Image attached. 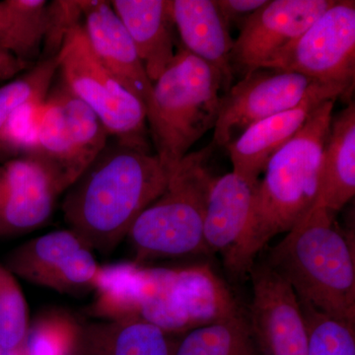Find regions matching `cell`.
I'll list each match as a JSON object with an SVG mask.
<instances>
[{
	"label": "cell",
	"instance_id": "44dd1931",
	"mask_svg": "<svg viewBox=\"0 0 355 355\" xmlns=\"http://www.w3.org/2000/svg\"><path fill=\"white\" fill-rule=\"evenodd\" d=\"M163 272L164 268H146L135 261L100 266L91 314L106 321L137 318L140 306L157 288Z\"/></svg>",
	"mask_w": 355,
	"mask_h": 355
},
{
	"label": "cell",
	"instance_id": "f1b7e54d",
	"mask_svg": "<svg viewBox=\"0 0 355 355\" xmlns=\"http://www.w3.org/2000/svg\"><path fill=\"white\" fill-rule=\"evenodd\" d=\"M266 2L268 0H214L219 13L229 28L232 25L242 27L248 18Z\"/></svg>",
	"mask_w": 355,
	"mask_h": 355
},
{
	"label": "cell",
	"instance_id": "e575fe53",
	"mask_svg": "<svg viewBox=\"0 0 355 355\" xmlns=\"http://www.w3.org/2000/svg\"><path fill=\"white\" fill-rule=\"evenodd\" d=\"M71 355H81V354H72Z\"/></svg>",
	"mask_w": 355,
	"mask_h": 355
},
{
	"label": "cell",
	"instance_id": "4fadbf2b",
	"mask_svg": "<svg viewBox=\"0 0 355 355\" xmlns=\"http://www.w3.org/2000/svg\"><path fill=\"white\" fill-rule=\"evenodd\" d=\"M335 0H268L243 24L231 53L233 72L263 69L297 40Z\"/></svg>",
	"mask_w": 355,
	"mask_h": 355
},
{
	"label": "cell",
	"instance_id": "4dcf8cb0",
	"mask_svg": "<svg viewBox=\"0 0 355 355\" xmlns=\"http://www.w3.org/2000/svg\"><path fill=\"white\" fill-rule=\"evenodd\" d=\"M21 154L15 147L11 146L6 139L0 137V164L10 159L19 157Z\"/></svg>",
	"mask_w": 355,
	"mask_h": 355
},
{
	"label": "cell",
	"instance_id": "ac0fdd59",
	"mask_svg": "<svg viewBox=\"0 0 355 355\" xmlns=\"http://www.w3.org/2000/svg\"><path fill=\"white\" fill-rule=\"evenodd\" d=\"M172 16L184 50L216 67L228 91L234 74L231 67L234 41L214 0H172Z\"/></svg>",
	"mask_w": 355,
	"mask_h": 355
},
{
	"label": "cell",
	"instance_id": "9c48e42d",
	"mask_svg": "<svg viewBox=\"0 0 355 355\" xmlns=\"http://www.w3.org/2000/svg\"><path fill=\"white\" fill-rule=\"evenodd\" d=\"M352 89L355 77V2L335 0L297 40L263 67Z\"/></svg>",
	"mask_w": 355,
	"mask_h": 355
},
{
	"label": "cell",
	"instance_id": "9a60e30c",
	"mask_svg": "<svg viewBox=\"0 0 355 355\" xmlns=\"http://www.w3.org/2000/svg\"><path fill=\"white\" fill-rule=\"evenodd\" d=\"M347 86L317 83L297 106L254 123L228 144L233 171L257 183L270 158L303 128L324 102L350 92Z\"/></svg>",
	"mask_w": 355,
	"mask_h": 355
},
{
	"label": "cell",
	"instance_id": "2e32d148",
	"mask_svg": "<svg viewBox=\"0 0 355 355\" xmlns=\"http://www.w3.org/2000/svg\"><path fill=\"white\" fill-rule=\"evenodd\" d=\"M83 19L86 38L96 58L121 86L146 107L153 83L111 1L86 0Z\"/></svg>",
	"mask_w": 355,
	"mask_h": 355
},
{
	"label": "cell",
	"instance_id": "603a6c76",
	"mask_svg": "<svg viewBox=\"0 0 355 355\" xmlns=\"http://www.w3.org/2000/svg\"><path fill=\"white\" fill-rule=\"evenodd\" d=\"M175 355H261L247 317L193 329L182 336Z\"/></svg>",
	"mask_w": 355,
	"mask_h": 355
},
{
	"label": "cell",
	"instance_id": "4316f807",
	"mask_svg": "<svg viewBox=\"0 0 355 355\" xmlns=\"http://www.w3.org/2000/svg\"><path fill=\"white\" fill-rule=\"evenodd\" d=\"M308 331V355H355V324L301 304Z\"/></svg>",
	"mask_w": 355,
	"mask_h": 355
},
{
	"label": "cell",
	"instance_id": "8fae6325",
	"mask_svg": "<svg viewBox=\"0 0 355 355\" xmlns=\"http://www.w3.org/2000/svg\"><path fill=\"white\" fill-rule=\"evenodd\" d=\"M317 83L296 72L266 69L250 72L221 97L214 144L227 146L254 123L294 108Z\"/></svg>",
	"mask_w": 355,
	"mask_h": 355
},
{
	"label": "cell",
	"instance_id": "6da1fadb",
	"mask_svg": "<svg viewBox=\"0 0 355 355\" xmlns=\"http://www.w3.org/2000/svg\"><path fill=\"white\" fill-rule=\"evenodd\" d=\"M170 176L156 154L116 140L67 191L64 220L92 251L112 253L164 193Z\"/></svg>",
	"mask_w": 355,
	"mask_h": 355
},
{
	"label": "cell",
	"instance_id": "277c9868",
	"mask_svg": "<svg viewBox=\"0 0 355 355\" xmlns=\"http://www.w3.org/2000/svg\"><path fill=\"white\" fill-rule=\"evenodd\" d=\"M223 76L214 65L180 49L155 83L146 104V123L156 155L170 175L191 146L214 128Z\"/></svg>",
	"mask_w": 355,
	"mask_h": 355
},
{
	"label": "cell",
	"instance_id": "8992f818",
	"mask_svg": "<svg viewBox=\"0 0 355 355\" xmlns=\"http://www.w3.org/2000/svg\"><path fill=\"white\" fill-rule=\"evenodd\" d=\"M57 58L67 87L94 112L109 135L125 146L150 153L146 105L103 67L91 50L83 24L65 34Z\"/></svg>",
	"mask_w": 355,
	"mask_h": 355
},
{
	"label": "cell",
	"instance_id": "ffe728a7",
	"mask_svg": "<svg viewBox=\"0 0 355 355\" xmlns=\"http://www.w3.org/2000/svg\"><path fill=\"white\" fill-rule=\"evenodd\" d=\"M182 336L167 333L137 318L100 322L81 328L73 354L175 355Z\"/></svg>",
	"mask_w": 355,
	"mask_h": 355
},
{
	"label": "cell",
	"instance_id": "cb8c5ba5",
	"mask_svg": "<svg viewBox=\"0 0 355 355\" xmlns=\"http://www.w3.org/2000/svg\"><path fill=\"white\" fill-rule=\"evenodd\" d=\"M58 70L57 55L44 58L25 73L0 86V135L17 112L46 99Z\"/></svg>",
	"mask_w": 355,
	"mask_h": 355
},
{
	"label": "cell",
	"instance_id": "30bf717a",
	"mask_svg": "<svg viewBox=\"0 0 355 355\" xmlns=\"http://www.w3.org/2000/svg\"><path fill=\"white\" fill-rule=\"evenodd\" d=\"M73 232L53 231L12 250L6 266L13 275L60 293L80 295L94 291L100 266Z\"/></svg>",
	"mask_w": 355,
	"mask_h": 355
},
{
	"label": "cell",
	"instance_id": "d6a6232c",
	"mask_svg": "<svg viewBox=\"0 0 355 355\" xmlns=\"http://www.w3.org/2000/svg\"><path fill=\"white\" fill-rule=\"evenodd\" d=\"M1 355H25L23 349L14 350V352H2Z\"/></svg>",
	"mask_w": 355,
	"mask_h": 355
},
{
	"label": "cell",
	"instance_id": "d4e9b609",
	"mask_svg": "<svg viewBox=\"0 0 355 355\" xmlns=\"http://www.w3.org/2000/svg\"><path fill=\"white\" fill-rule=\"evenodd\" d=\"M81 328L64 311L43 313L29 326L23 352L25 355H71L78 345Z\"/></svg>",
	"mask_w": 355,
	"mask_h": 355
},
{
	"label": "cell",
	"instance_id": "1f68e13d",
	"mask_svg": "<svg viewBox=\"0 0 355 355\" xmlns=\"http://www.w3.org/2000/svg\"><path fill=\"white\" fill-rule=\"evenodd\" d=\"M7 22H8V6L6 0L0 1V42L6 33Z\"/></svg>",
	"mask_w": 355,
	"mask_h": 355
},
{
	"label": "cell",
	"instance_id": "5bb4252c",
	"mask_svg": "<svg viewBox=\"0 0 355 355\" xmlns=\"http://www.w3.org/2000/svg\"><path fill=\"white\" fill-rule=\"evenodd\" d=\"M64 191L38 161L19 156L0 164V238L41 228Z\"/></svg>",
	"mask_w": 355,
	"mask_h": 355
},
{
	"label": "cell",
	"instance_id": "f546056e",
	"mask_svg": "<svg viewBox=\"0 0 355 355\" xmlns=\"http://www.w3.org/2000/svg\"><path fill=\"white\" fill-rule=\"evenodd\" d=\"M34 64L23 62L8 51L0 49V83L20 76Z\"/></svg>",
	"mask_w": 355,
	"mask_h": 355
},
{
	"label": "cell",
	"instance_id": "83f0119b",
	"mask_svg": "<svg viewBox=\"0 0 355 355\" xmlns=\"http://www.w3.org/2000/svg\"><path fill=\"white\" fill-rule=\"evenodd\" d=\"M86 0L81 1H53L50 3L51 23V29L44 41L46 58L55 57L65 34L72 28L80 25L79 20L83 18L84 6Z\"/></svg>",
	"mask_w": 355,
	"mask_h": 355
},
{
	"label": "cell",
	"instance_id": "5b68a950",
	"mask_svg": "<svg viewBox=\"0 0 355 355\" xmlns=\"http://www.w3.org/2000/svg\"><path fill=\"white\" fill-rule=\"evenodd\" d=\"M212 147L189 153L170 176L164 193L130 228L135 263L207 253L203 225L216 178L209 168Z\"/></svg>",
	"mask_w": 355,
	"mask_h": 355
},
{
	"label": "cell",
	"instance_id": "e0dca14e",
	"mask_svg": "<svg viewBox=\"0 0 355 355\" xmlns=\"http://www.w3.org/2000/svg\"><path fill=\"white\" fill-rule=\"evenodd\" d=\"M112 7L130 34L147 76H162L176 55L172 0H114Z\"/></svg>",
	"mask_w": 355,
	"mask_h": 355
},
{
	"label": "cell",
	"instance_id": "7402d4cb",
	"mask_svg": "<svg viewBox=\"0 0 355 355\" xmlns=\"http://www.w3.org/2000/svg\"><path fill=\"white\" fill-rule=\"evenodd\" d=\"M355 195V105L331 119L316 205L336 214Z\"/></svg>",
	"mask_w": 355,
	"mask_h": 355
},
{
	"label": "cell",
	"instance_id": "3957f363",
	"mask_svg": "<svg viewBox=\"0 0 355 355\" xmlns=\"http://www.w3.org/2000/svg\"><path fill=\"white\" fill-rule=\"evenodd\" d=\"M334 217L315 205L265 263L291 286L299 303L355 324L354 252Z\"/></svg>",
	"mask_w": 355,
	"mask_h": 355
},
{
	"label": "cell",
	"instance_id": "836d02e7",
	"mask_svg": "<svg viewBox=\"0 0 355 355\" xmlns=\"http://www.w3.org/2000/svg\"><path fill=\"white\" fill-rule=\"evenodd\" d=\"M2 354V349H1V347H0V355H1Z\"/></svg>",
	"mask_w": 355,
	"mask_h": 355
},
{
	"label": "cell",
	"instance_id": "484cf974",
	"mask_svg": "<svg viewBox=\"0 0 355 355\" xmlns=\"http://www.w3.org/2000/svg\"><path fill=\"white\" fill-rule=\"evenodd\" d=\"M24 294L15 277L0 263V347L2 352L23 349L29 330Z\"/></svg>",
	"mask_w": 355,
	"mask_h": 355
},
{
	"label": "cell",
	"instance_id": "d6986e66",
	"mask_svg": "<svg viewBox=\"0 0 355 355\" xmlns=\"http://www.w3.org/2000/svg\"><path fill=\"white\" fill-rule=\"evenodd\" d=\"M258 182H250L234 172L216 178L207 200L203 225L207 253L218 252L226 256L239 241L251 216Z\"/></svg>",
	"mask_w": 355,
	"mask_h": 355
},
{
	"label": "cell",
	"instance_id": "ba28073f",
	"mask_svg": "<svg viewBox=\"0 0 355 355\" xmlns=\"http://www.w3.org/2000/svg\"><path fill=\"white\" fill-rule=\"evenodd\" d=\"M246 316L230 289L207 265L168 268L139 319L175 335Z\"/></svg>",
	"mask_w": 355,
	"mask_h": 355
},
{
	"label": "cell",
	"instance_id": "7a4b0ae2",
	"mask_svg": "<svg viewBox=\"0 0 355 355\" xmlns=\"http://www.w3.org/2000/svg\"><path fill=\"white\" fill-rule=\"evenodd\" d=\"M336 100L320 105L303 128L268 161L254 190L244 234L224 263L233 275L250 272L257 254L273 237L287 233L316 205L322 162Z\"/></svg>",
	"mask_w": 355,
	"mask_h": 355
},
{
	"label": "cell",
	"instance_id": "7c38bea8",
	"mask_svg": "<svg viewBox=\"0 0 355 355\" xmlns=\"http://www.w3.org/2000/svg\"><path fill=\"white\" fill-rule=\"evenodd\" d=\"M253 299L248 324L261 355H308V331L295 292L266 263L249 272Z\"/></svg>",
	"mask_w": 355,
	"mask_h": 355
},
{
	"label": "cell",
	"instance_id": "52a82bcc",
	"mask_svg": "<svg viewBox=\"0 0 355 355\" xmlns=\"http://www.w3.org/2000/svg\"><path fill=\"white\" fill-rule=\"evenodd\" d=\"M101 121L62 81L44 103L28 156L44 165L67 191L108 144Z\"/></svg>",
	"mask_w": 355,
	"mask_h": 355
}]
</instances>
